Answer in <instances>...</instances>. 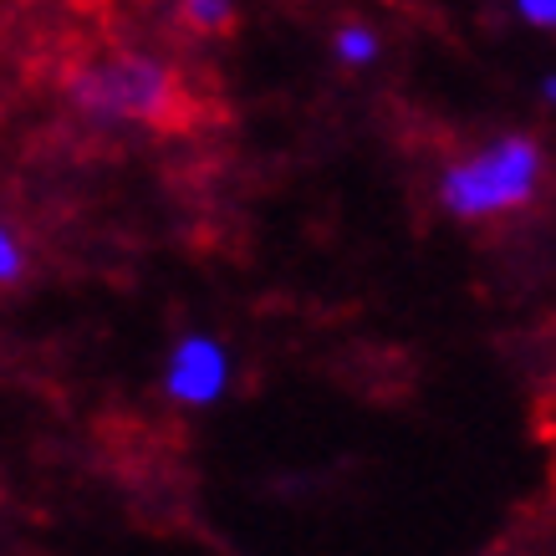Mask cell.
I'll list each match as a JSON object with an SVG mask.
<instances>
[{
	"instance_id": "6da1fadb",
	"label": "cell",
	"mask_w": 556,
	"mask_h": 556,
	"mask_svg": "<svg viewBox=\"0 0 556 556\" xmlns=\"http://www.w3.org/2000/svg\"><path fill=\"white\" fill-rule=\"evenodd\" d=\"M546 179V149L536 134H501L485 149L455 159L439 174V210L450 219L480 225V219H506L541 194Z\"/></svg>"
},
{
	"instance_id": "7a4b0ae2",
	"label": "cell",
	"mask_w": 556,
	"mask_h": 556,
	"mask_svg": "<svg viewBox=\"0 0 556 556\" xmlns=\"http://www.w3.org/2000/svg\"><path fill=\"white\" fill-rule=\"evenodd\" d=\"M72 102L98 123H169L179 113V77L159 56L123 51L108 62H92L72 77Z\"/></svg>"
},
{
	"instance_id": "3957f363",
	"label": "cell",
	"mask_w": 556,
	"mask_h": 556,
	"mask_svg": "<svg viewBox=\"0 0 556 556\" xmlns=\"http://www.w3.org/2000/svg\"><path fill=\"white\" fill-rule=\"evenodd\" d=\"M236 383V353L215 332H185L164 353V399L179 408H210Z\"/></svg>"
},
{
	"instance_id": "277c9868",
	"label": "cell",
	"mask_w": 556,
	"mask_h": 556,
	"mask_svg": "<svg viewBox=\"0 0 556 556\" xmlns=\"http://www.w3.org/2000/svg\"><path fill=\"white\" fill-rule=\"evenodd\" d=\"M332 56H338L342 67L363 72L383 56V36L372 31V26H363V21H348V26H338V36H332Z\"/></svg>"
},
{
	"instance_id": "5b68a950",
	"label": "cell",
	"mask_w": 556,
	"mask_h": 556,
	"mask_svg": "<svg viewBox=\"0 0 556 556\" xmlns=\"http://www.w3.org/2000/svg\"><path fill=\"white\" fill-rule=\"evenodd\" d=\"M179 21L200 36H219L236 21V0H179Z\"/></svg>"
},
{
	"instance_id": "8992f818",
	"label": "cell",
	"mask_w": 556,
	"mask_h": 556,
	"mask_svg": "<svg viewBox=\"0 0 556 556\" xmlns=\"http://www.w3.org/2000/svg\"><path fill=\"white\" fill-rule=\"evenodd\" d=\"M21 276H26V240L0 219V287H16Z\"/></svg>"
},
{
	"instance_id": "52a82bcc",
	"label": "cell",
	"mask_w": 556,
	"mask_h": 556,
	"mask_svg": "<svg viewBox=\"0 0 556 556\" xmlns=\"http://www.w3.org/2000/svg\"><path fill=\"white\" fill-rule=\"evenodd\" d=\"M516 16L531 26V31H552L556 26V0H510Z\"/></svg>"
}]
</instances>
